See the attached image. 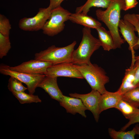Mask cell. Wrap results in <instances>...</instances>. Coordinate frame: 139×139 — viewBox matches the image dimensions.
<instances>
[{
	"label": "cell",
	"instance_id": "cell-1",
	"mask_svg": "<svg viewBox=\"0 0 139 139\" xmlns=\"http://www.w3.org/2000/svg\"><path fill=\"white\" fill-rule=\"evenodd\" d=\"M125 0H113L105 10H97L95 14L98 20L103 22L109 30L113 38L115 49L120 48L125 41L120 36L118 25L120 12L124 10Z\"/></svg>",
	"mask_w": 139,
	"mask_h": 139
},
{
	"label": "cell",
	"instance_id": "cell-2",
	"mask_svg": "<svg viewBox=\"0 0 139 139\" xmlns=\"http://www.w3.org/2000/svg\"><path fill=\"white\" fill-rule=\"evenodd\" d=\"M82 32L81 41L78 48L74 50L73 54L72 63L77 65L91 63L90 58L92 55L101 46L99 39L92 34L91 28L84 27Z\"/></svg>",
	"mask_w": 139,
	"mask_h": 139
},
{
	"label": "cell",
	"instance_id": "cell-3",
	"mask_svg": "<svg viewBox=\"0 0 139 139\" xmlns=\"http://www.w3.org/2000/svg\"><path fill=\"white\" fill-rule=\"evenodd\" d=\"M75 65L92 89L97 91L101 94L107 91L105 85L109 82V79L103 69L91 62Z\"/></svg>",
	"mask_w": 139,
	"mask_h": 139
},
{
	"label": "cell",
	"instance_id": "cell-4",
	"mask_svg": "<svg viewBox=\"0 0 139 139\" xmlns=\"http://www.w3.org/2000/svg\"><path fill=\"white\" fill-rule=\"evenodd\" d=\"M75 41L66 46L57 47L54 45L35 54L34 59L47 62L52 65L64 62H72Z\"/></svg>",
	"mask_w": 139,
	"mask_h": 139
},
{
	"label": "cell",
	"instance_id": "cell-5",
	"mask_svg": "<svg viewBox=\"0 0 139 139\" xmlns=\"http://www.w3.org/2000/svg\"><path fill=\"white\" fill-rule=\"evenodd\" d=\"M71 13L61 6L52 10L49 18L42 29L43 33L53 37L61 32L64 28L65 22L69 20Z\"/></svg>",
	"mask_w": 139,
	"mask_h": 139
},
{
	"label": "cell",
	"instance_id": "cell-6",
	"mask_svg": "<svg viewBox=\"0 0 139 139\" xmlns=\"http://www.w3.org/2000/svg\"><path fill=\"white\" fill-rule=\"evenodd\" d=\"M0 72L3 74L15 77L26 85L29 93L33 94L36 88L45 76L44 74H30L14 71L10 70L9 66L1 64Z\"/></svg>",
	"mask_w": 139,
	"mask_h": 139
},
{
	"label": "cell",
	"instance_id": "cell-7",
	"mask_svg": "<svg viewBox=\"0 0 139 139\" xmlns=\"http://www.w3.org/2000/svg\"><path fill=\"white\" fill-rule=\"evenodd\" d=\"M52 10L48 6L46 8H40L34 16L24 17L20 20L19 23V28L26 31H37L42 30L49 18Z\"/></svg>",
	"mask_w": 139,
	"mask_h": 139
},
{
	"label": "cell",
	"instance_id": "cell-8",
	"mask_svg": "<svg viewBox=\"0 0 139 139\" xmlns=\"http://www.w3.org/2000/svg\"><path fill=\"white\" fill-rule=\"evenodd\" d=\"M119 31L121 34L124 39L128 43L129 49L131 51L132 56V63L130 67L134 66L135 62L134 49L139 47L137 45L138 38L137 37L135 33L134 26L130 22L124 19H120L118 25Z\"/></svg>",
	"mask_w": 139,
	"mask_h": 139
},
{
	"label": "cell",
	"instance_id": "cell-9",
	"mask_svg": "<svg viewBox=\"0 0 139 139\" xmlns=\"http://www.w3.org/2000/svg\"><path fill=\"white\" fill-rule=\"evenodd\" d=\"M45 75L56 77L63 76L84 79L75 64L72 62H64L52 65L47 69Z\"/></svg>",
	"mask_w": 139,
	"mask_h": 139
},
{
	"label": "cell",
	"instance_id": "cell-10",
	"mask_svg": "<svg viewBox=\"0 0 139 139\" xmlns=\"http://www.w3.org/2000/svg\"><path fill=\"white\" fill-rule=\"evenodd\" d=\"M70 97L79 98L81 100L87 110L91 111L97 122L99 117V104L101 94L97 90L92 89L87 94H81L76 93H70Z\"/></svg>",
	"mask_w": 139,
	"mask_h": 139
},
{
	"label": "cell",
	"instance_id": "cell-11",
	"mask_svg": "<svg viewBox=\"0 0 139 139\" xmlns=\"http://www.w3.org/2000/svg\"><path fill=\"white\" fill-rule=\"evenodd\" d=\"M52 65L51 63L36 59L23 62L14 67L9 66L13 71L30 74L45 75L47 69Z\"/></svg>",
	"mask_w": 139,
	"mask_h": 139
},
{
	"label": "cell",
	"instance_id": "cell-12",
	"mask_svg": "<svg viewBox=\"0 0 139 139\" xmlns=\"http://www.w3.org/2000/svg\"><path fill=\"white\" fill-rule=\"evenodd\" d=\"M57 77L46 76L38 86L43 89L52 99L60 102L63 95L57 83Z\"/></svg>",
	"mask_w": 139,
	"mask_h": 139
},
{
	"label": "cell",
	"instance_id": "cell-13",
	"mask_svg": "<svg viewBox=\"0 0 139 139\" xmlns=\"http://www.w3.org/2000/svg\"><path fill=\"white\" fill-rule=\"evenodd\" d=\"M59 103L60 106L65 109L67 113L73 115L79 113L83 117H86L85 111L87 109L80 99L63 95Z\"/></svg>",
	"mask_w": 139,
	"mask_h": 139
},
{
	"label": "cell",
	"instance_id": "cell-14",
	"mask_svg": "<svg viewBox=\"0 0 139 139\" xmlns=\"http://www.w3.org/2000/svg\"><path fill=\"white\" fill-rule=\"evenodd\" d=\"M122 98V95L118 91L111 92L107 91L101 95L100 98L99 104L100 114L108 109L115 108Z\"/></svg>",
	"mask_w": 139,
	"mask_h": 139
},
{
	"label": "cell",
	"instance_id": "cell-15",
	"mask_svg": "<svg viewBox=\"0 0 139 139\" xmlns=\"http://www.w3.org/2000/svg\"><path fill=\"white\" fill-rule=\"evenodd\" d=\"M69 20L73 23L90 28H97L102 26L101 23L92 17L81 13H71Z\"/></svg>",
	"mask_w": 139,
	"mask_h": 139
},
{
	"label": "cell",
	"instance_id": "cell-16",
	"mask_svg": "<svg viewBox=\"0 0 139 139\" xmlns=\"http://www.w3.org/2000/svg\"><path fill=\"white\" fill-rule=\"evenodd\" d=\"M136 65L132 67L125 70V75L121 84L118 91L121 95L135 88L134 85L135 79V73Z\"/></svg>",
	"mask_w": 139,
	"mask_h": 139
},
{
	"label": "cell",
	"instance_id": "cell-17",
	"mask_svg": "<svg viewBox=\"0 0 139 139\" xmlns=\"http://www.w3.org/2000/svg\"><path fill=\"white\" fill-rule=\"evenodd\" d=\"M98 33L101 46L105 51L115 49L114 40L109 31L102 26L95 29Z\"/></svg>",
	"mask_w": 139,
	"mask_h": 139
},
{
	"label": "cell",
	"instance_id": "cell-18",
	"mask_svg": "<svg viewBox=\"0 0 139 139\" xmlns=\"http://www.w3.org/2000/svg\"><path fill=\"white\" fill-rule=\"evenodd\" d=\"M113 0H87L83 5L77 7L75 12L87 15L92 7L107 8Z\"/></svg>",
	"mask_w": 139,
	"mask_h": 139
},
{
	"label": "cell",
	"instance_id": "cell-19",
	"mask_svg": "<svg viewBox=\"0 0 139 139\" xmlns=\"http://www.w3.org/2000/svg\"><path fill=\"white\" fill-rule=\"evenodd\" d=\"M115 108L120 111L128 119L139 111V108H136L122 99Z\"/></svg>",
	"mask_w": 139,
	"mask_h": 139
},
{
	"label": "cell",
	"instance_id": "cell-20",
	"mask_svg": "<svg viewBox=\"0 0 139 139\" xmlns=\"http://www.w3.org/2000/svg\"><path fill=\"white\" fill-rule=\"evenodd\" d=\"M122 99L137 108H139V87L122 94Z\"/></svg>",
	"mask_w": 139,
	"mask_h": 139
},
{
	"label": "cell",
	"instance_id": "cell-21",
	"mask_svg": "<svg viewBox=\"0 0 139 139\" xmlns=\"http://www.w3.org/2000/svg\"><path fill=\"white\" fill-rule=\"evenodd\" d=\"M108 132L110 137L114 139H134L136 134L134 127L132 130L128 131H117L114 129L109 128Z\"/></svg>",
	"mask_w": 139,
	"mask_h": 139
},
{
	"label": "cell",
	"instance_id": "cell-22",
	"mask_svg": "<svg viewBox=\"0 0 139 139\" xmlns=\"http://www.w3.org/2000/svg\"><path fill=\"white\" fill-rule=\"evenodd\" d=\"M12 93L21 104L40 103L42 101L38 95L29 93L28 94L24 92Z\"/></svg>",
	"mask_w": 139,
	"mask_h": 139
},
{
	"label": "cell",
	"instance_id": "cell-23",
	"mask_svg": "<svg viewBox=\"0 0 139 139\" xmlns=\"http://www.w3.org/2000/svg\"><path fill=\"white\" fill-rule=\"evenodd\" d=\"M22 83L18 79L11 77L8 80V89L12 93L24 92L28 89L22 85Z\"/></svg>",
	"mask_w": 139,
	"mask_h": 139
},
{
	"label": "cell",
	"instance_id": "cell-24",
	"mask_svg": "<svg viewBox=\"0 0 139 139\" xmlns=\"http://www.w3.org/2000/svg\"><path fill=\"white\" fill-rule=\"evenodd\" d=\"M9 37L5 36L0 33V58L7 55L11 48Z\"/></svg>",
	"mask_w": 139,
	"mask_h": 139
},
{
	"label": "cell",
	"instance_id": "cell-25",
	"mask_svg": "<svg viewBox=\"0 0 139 139\" xmlns=\"http://www.w3.org/2000/svg\"><path fill=\"white\" fill-rule=\"evenodd\" d=\"M11 25L9 20L4 15L0 14V33L3 35L9 37Z\"/></svg>",
	"mask_w": 139,
	"mask_h": 139
},
{
	"label": "cell",
	"instance_id": "cell-26",
	"mask_svg": "<svg viewBox=\"0 0 139 139\" xmlns=\"http://www.w3.org/2000/svg\"><path fill=\"white\" fill-rule=\"evenodd\" d=\"M123 19L132 24L135 27V31L138 33V39L137 45L139 47V20L136 14L134 13L126 14L124 16Z\"/></svg>",
	"mask_w": 139,
	"mask_h": 139
},
{
	"label": "cell",
	"instance_id": "cell-27",
	"mask_svg": "<svg viewBox=\"0 0 139 139\" xmlns=\"http://www.w3.org/2000/svg\"><path fill=\"white\" fill-rule=\"evenodd\" d=\"M128 119L129 121L120 131H125L131 125L135 123H139V111L129 117Z\"/></svg>",
	"mask_w": 139,
	"mask_h": 139
},
{
	"label": "cell",
	"instance_id": "cell-28",
	"mask_svg": "<svg viewBox=\"0 0 139 139\" xmlns=\"http://www.w3.org/2000/svg\"><path fill=\"white\" fill-rule=\"evenodd\" d=\"M125 3L124 11H127L135 7L138 3L137 0H125Z\"/></svg>",
	"mask_w": 139,
	"mask_h": 139
},
{
	"label": "cell",
	"instance_id": "cell-29",
	"mask_svg": "<svg viewBox=\"0 0 139 139\" xmlns=\"http://www.w3.org/2000/svg\"><path fill=\"white\" fill-rule=\"evenodd\" d=\"M50 4L48 7L51 10L60 6L64 0H49Z\"/></svg>",
	"mask_w": 139,
	"mask_h": 139
},
{
	"label": "cell",
	"instance_id": "cell-30",
	"mask_svg": "<svg viewBox=\"0 0 139 139\" xmlns=\"http://www.w3.org/2000/svg\"><path fill=\"white\" fill-rule=\"evenodd\" d=\"M134 85L135 88L139 87V64L136 65Z\"/></svg>",
	"mask_w": 139,
	"mask_h": 139
},
{
	"label": "cell",
	"instance_id": "cell-31",
	"mask_svg": "<svg viewBox=\"0 0 139 139\" xmlns=\"http://www.w3.org/2000/svg\"><path fill=\"white\" fill-rule=\"evenodd\" d=\"M135 131L136 134H138L139 135V126L137 124L134 127Z\"/></svg>",
	"mask_w": 139,
	"mask_h": 139
},
{
	"label": "cell",
	"instance_id": "cell-32",
	"mask_svg": "<svg viewBox=\"0 0 139 139\" xmlns=\"http://www.w3.org/2000/svg\"><path fill=\"white\" fill-rule=\"evenodd\" d=\"M136 15L139 20V14H136Z\"/></svg>",
	"mask_w": 139,
	"mask_h": 139
},
{
	"label": "cell",
	"instance_id": "cell-33",
	"mask_svg": "<svg viewBox=\"0 0 139 139\" xmlns=\"http://www.w3.org/2000/svg\"></svg>",
	"mask_w": 139,
	"mask_h": 139
}]
</instances>
